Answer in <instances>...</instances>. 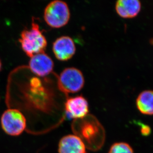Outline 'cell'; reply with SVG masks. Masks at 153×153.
Instances as JSON below:
<instances>
[{
    "instance_id": "4",
    "label": "cell",
    "mask_w": 153,
    "mask_h": 153,
    "mask_svg": "<svg viewBox=\"0 0 153 153\" xmlns=\"http://www.w3.org/2000/svg\"><path fill=\"white\" fill-rule=\"evenodd\" d=\"M84 84L82 72L74 67L64 69L58 76V88L66 95L78 92L83 88Z\"/></svg>"
},
{
    "instance_id": "8",
    "label": "cell",
    "mask_w": 153,
    "mask_h": 153,
    "mask_svg": "<svg viewBox=\"0 0 153 153\" xmlns=\"http://www.w3.org/2000/svg\"><path fill=\"white\" fill-rule=\"evenodd\" d=\"M29 67L34 74L39 76H44L52 72L53 68V62L51 57L41 52L35 54L30 57Z\"/></svg>"
},
{
    "instance_id": "9",
    "label": "cell",
    "mask_w": 153,
    "mask_h": 153,
    "mask_svg": "<svg viewBox=\"0 0 153 153\" xmlns=\"http://www.w3.org/2000/svg\"><path fill=\"white\" fill-rule=\"evenodd\" d=\"M59 153H86L82 140L75 135L64 136L59 143Z\"/></svg>"
},
{
    "instance_id": "6",
    "label": "cell",
    "mask_w": 153,
    "mask_h": 153,
    "mask_svg": "<svg viewBox=\"0 0 153 153\" xmlns=\"http://www.w3.org/2000/svg\"><path fill=\"white\" fill-rule=\"evenodd\" d=\"M53 51L57 59L66 61L71 59L75 54L76 47L71 37L62 36L53 42Z\"/></svg>"
},
{
    "instance_id": "13",
    "label": "cell",
    "mask_w": 153,
    "mask_h": 153,
    "mask_svg": "<svg viewBox=\"0 0 153 153\" xmlns=\"http://www.w3.org/2000/svg\"><path fill=\"white\" fill-rule=\"evenodd\" d=\"M141 132L143 136H148L151 134V129L150 126L147 125L142 124L141 126Z\"/></svg>"
},
{
    "instance_id": "7",
    "label": "cell",
    "mask_w": 153,
    "mask_h": 153,
    "mask_svg": "<svg viewBox=\"0 0 153 153\" xmlns=\"http://www.w3.org/2000/svg\"><path fill=\"white\" fill-rule=\"evenodd\" d=\"M65 108L67 114L72 119H83L89 113L88 101L82 96L70 97L65 104Z\"/></svg>"
},
{
    "instance_id": "2",
    "label": "cell",
    "mask_w": 153,
    "mask_h": 153,
    "mask_svg": "<svg viewBox=\"0 0 153 153\" xmlns=\"http://www.w3.org/2000/svg\"><path fill=\"white\" fill-rule=\"evenodd\" d=\"M79 131L78 136L82 140L85 145L89 146L90 148L100 147L98 142L102 144V127L97 119L92 116H87L83 119H80Z\"/></svg>"
},
{
    "instance_id": "11",
    "label": "cell",
    "mask_w": 153,
    "mask_h": 153,
    "mask_svg": "<svg viewBox=\"0 0 153 153\" xmlns=\"http://www.w3.org/2000/svg\"><path fill=\"white\" fill-rule=\"evenodd\" d=\"M139 111L145 115H153V91L145 90L140 93L136 101Z\"/></svg>"
},
{
    "instance_id": "14",
    "label": "cell",
    "mask_w": 153,
    "mask_h": 153,
    "mask_svg": "<svg viewBox=\"0 0 153 153\" xmlns=\"http://www.w3.org/2000/svg\"><path fill=\"white\" fill-rule=\"evenodd\" d=\"M1 59H0V71L1 70Z\"/></svg>"
},
{
    "instance_id": "5",
    "label": "cell",
    "mask_w": 153,
    "mask_h": 153,
    "mask_svg": "<svg viewBox=\"0 0 153 153\" xmlns=\"http://www.w3.org/2000/svg\"><path fill=\"white\" fill-rule=\"evenodd\" d=\"M3 130L10 136H19L25 130L26 120L23 114L16 108H8L1 118Z\"/></svg>"
},
{
    "instance_id": "10",
    "label": "cell",
    "mask_w": 153,
    "mask_h": 153,
    "mask_svg": "<svg viewBox=\"0 0 153 153\" xmlns=\"http://www.w3.org/2000/svg\"><path fill=\"white\" fill-rule=\"evenodd\" d=\"M116 12L123 19H132L138 16L141 10V3L138 0H119L115 6Z\"/></svg>"
},
{
    "instance_id": "12",
    "label": "cell",
    "mask_w": 153,
    "mask_h": 153,
    "mask_svg": "<svg viewBox=\"0 0 153 153\" xmlns=\"http://www.w3.org/2000/svg\"><path fill=\"white\" fill-rule=\"evenodd\" d=\"M108 153H134L131 147L125 142H117L111 146Z\"/></svg>"
},
{
    "instance_id": "1",
    "label": "cell",
    "mask_w": 153,
    "mask_h": 153,
    "mask_svg": "<svg viewBox=\"0 0 153 153\" xmlns=\"http://www.w3.org/2000/svg\"><path fill=\"white\" fill-rule=\"evenodd\" d=\"M19 41L23 51L30 58L35 54L45 52L47 45L46 38L33 18L31 28L22 31Z\"/></svg>"
},
{
    "instance_id": "3",
    "label": "cell",
    "mask_w": 153,
    "mask_h": 153,
    "mask_svg": "<svg viewBox=\"0 0 153 153\" xmlns=\"http://www.w3.org/2000/svg\"><path fill=\"white\" fill-rule=\"evenodd\" d=\"M71 16L67 3L61 0H53L45 7L44 17L45 22L53 28H60L68 23Z\"/></svg>"
}]
</instances>
